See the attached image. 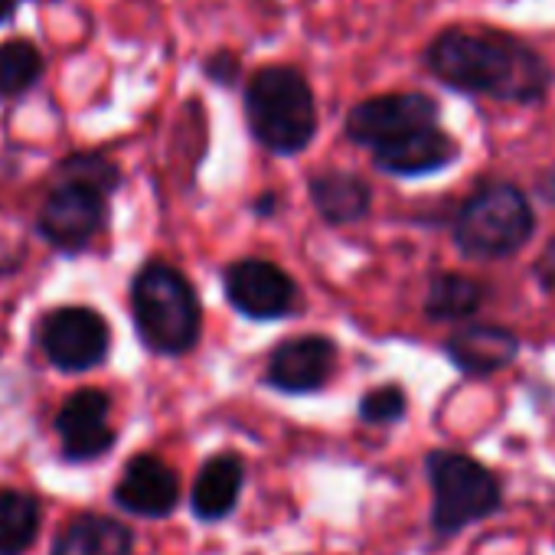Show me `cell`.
<instances>
[{"mask_svg": "<svg viewBox=\"0 0 555 555\" xmlns=\"http://www.w3.org/2000/svg\"><path fill=\"white\" fill-rule=\"evenodd\" d=\"M428 69L451 89L500 102L545 95L548 66L522 40L496 30H448L428 47Z\"/></svg>", "mask_w": 555, "mask_h": 555, "instance_id": "obj_1", "label": "cell"}, {"mask_svg": "<svg viewBox=\"0 0 555 555\" xmlns=\"http://www.w3.org/2000/svg\"><path fill=\"white\" fill-rule=\"evenodd\" d=\"M131 311L138 337L160 357L190 353L199 340L203 318L196 292L177 268L164 261H151L138 271L131 285Z\"/></svg>", "mask_w": 555, "mask_h": 555, "instance_id": "obj_2", "label": "cell"}, {"mask_svg": "<svg viewBox=\"0 0 555 555\" xmlns=\"http://www.w3.org/2000/svg\"><path fill=\"white\" fill-rule=\"evenodd\" d=\"M425 474L431 483V532L438 539H454L503 509L496 474L470 454L444 448L428 451Z\"/></svg>", "mask_w": 555, "mask_h": 555, "instance_id": "obj_3", "label": "cell"}, {"mask_svg": "<svg viewBox=\"0 0 555 555\" xmlns=\"http://www.w3.org/2000/svg\"><path fill=\"white\" fill-rule=\"evenodd\" d=\"M245 115L251 134L274 154H298L318 131L314 95L301 73L271 66L255 73L245 92Z\"/></svg>", "mask_w": 555, "mask_h": 555, "instance_id": "obj_4", "label": "cell"}, {"mask_svg": "<svg viewBox=\"0 0 555 555\" xmlns=\"http://www.w3.org/2000/svg\"><path fill=\"white\" fill-rule=\"evenodd\" d=\"M532 225L535 219L526 196L509 183H490L461 206L454 235L470 258H503L526 245Z\"/></svg>", "mask_w": 555, "mask_h": 555, "instance_id": "obj_5", "label": "cell"}, {"mask_svg": "<svg viewBox=\"0 0 555 555\" xmlns=\"http://www.w3.org/2000/svg\"><path fill=\"white\" fill-rule=\"evenodd\" d=\"M108 324L92 308H60L40 324V347L56 370L86 373L108 357Z\"/></svg>", "mask_w": 555, "mask_h": 555, "instance_id": "obj_6", "label": "cell"}, {"mask_svg": "<svg viewBox=\"0 0 555 555\" xmlns=\"http://www.w3.org/2000/svg\"><path fill=\"white\" fill-rule=\"evenodd\" d=\"M431 125H438V105L428 95L402 92V95H376L360 102L347 118V134L350 141L376 151Z\"/></svg>", "mask_w": 555, "mask_h": 555, "instance_id": "obj_7", "label": "cell"}, {"mask_svg": "<svg viewBox=\"0 0 555 555\" xmlns=\"http://www.w3.org/2000/svg\"><path fill=\"white\" fill-rule=\"evenodd\" d=\"M40 235L60 251H82L105 225V193L76 180H60L40 209Z\"/></svg>", "mask_w": 555, "mask_h": 555, "instance_id": "obj_8", "label": "cell"}, {"mask_svg": "<svg viewBox=\"0 0 555 555\" xmlns=\"http://www.w3.org/2000/svg\"><path fill=\"white\" fill-rule=\"evenodd\" d=\"M225 295L232 308L251 321H278L292 314L298 305V288L292 278L261 258L235 261L225 271Z\"/></svg>", "mask_w": 555, "mask_h": 555, "instance_id": "obj_9", "label": "cell"}, {"mask_svg": "<svg viewBox=\"0 0 555 555\" xmlns=\"http://www.w3.org/2000/svg\"><path fill=\"white\" fill-rule=\"evenodd\" d=\"M337 370V347L327 337H292L282 347H274L264 383L288 396H308L331 383Z\"/></svg>", "mask_w": 555, "mask_h": 555, "instance_id": "obj_10", "label": "cell"}, {"mask_svg": "<svg viewBox=\"0 0 555 555\" xmlns=\"http://www.w3.org/2000/svg\"><path fill=\"white\" fill-rule=\"evenodd\" d=\"M108 415H112V399L102 389L73 392L56 415V435L63 441V454L69 461H95L108 454L118 438Z\"/></svg>", "mask_w": 555, "mask_h": 555, "instance_id": "obj_11", "label": "cell"}, {"mask_svg": "<svg viewBox=\"0 0 555 555\" xmlns=\"http://www.w3.org/2000/svg\"><path fill=\"white\" fill-rule=\"evenodd\" d=\"M115 503L125 513H134L144 519H164L180 503V477L157 454H138L128 461L115 487Z\"/></svg>", "mask_w": 555, "mask_h": 555, "instance_id": "obj_12", "label": "cell"}, {"mask_svg": "<svg viewBox=\"0 0 555 555\" xmlns=\"http://www.w3.org/2000/svg\"><path fill=\"white\" fill-rule=\"evenodd\" d=\"M242 487H245V461L232 451L212 454L199 467L193 490H190L193 516L203 522H219V519L232 516V509L238 506Z\"/></svg>", "mask_w": 555, "mask_h": 555, "instance_id": "obj_13", "label": "cell"}, {"mask_svg": "<svg viewBox=\"0 0 555 555\" xmlns=\"http://www.w3.org/2000/svg\"><path fill=\"white\" fill-rule=\"evenodd\" d=\"M448 360L467 376H493L509 366L519 353V340L506 327L493 324H470L457 331L448 344Z\"/></svg>", "mask_w": 555, "mask_h": 555, "instance_id": "obj_14", "label": "cell"}, {"mask_svg": "<svg viewBox=\"0 0 555 555\" xmlns=\"http://www.w3.org/2000/svg\"><path fill=\"white\" fill-rule=\"evenodd\" d=\"M373 157H376V167H383L386 173L418 177V173H431V170L448 167L457 157V144L451 134H444L438 125H431V128H422L402 141L376 147Z\"/></svg>", "mask_w": 555, "mask_h": 555, "instance_id": "obj_15", "label": "cell"}, {"mask_svg": "<svg viewBox=\"0 0 555 555\" xmlns=\"http://www.w3.org/2000/svg\"><path fill=\"white\" fill-rule=\"evenodd\" d=\"M134 552V532L102 513L76 516L53 542L50 555H131Z\"/></svg>", "mask_w": 555, "mask_h": 555, "instance_id": "obj_16", "label": "cell"}, {"mask_svg": "<svg viewBox=\"0 0 555 555\" xmlns=\"http://www.w3.org/2000/svg\"><path fill=\"white\" fill-rule=\"evenodd\" d=\"M311 199L327 222H357L370 209V186L344 170H327L311 180Z\"/></svg>", "mask_w": 555, "mask_h": 555, "instance_id": "obj_17", "label": "cell"}, {"mask_svg": "<svg viewBox=\"0 0 555 555\" xmlns=\"http://www.w3.org/2000/svg\"><path fill=\"white\" fill-rule=\"evenodd\" d=\"M40 532V503L21 490H0V555H24Z\"/></svg>", "mask_w": 555, "mask_h": 555, "instance_id": "obj_18", "label": "cell"}, {"mask_svg": "<svg viewBox=\"0 0 555 555\" xmlns=\"http://www.w3.org/2000/svg\"><path fill=\"white\" fill-rule=\"evenodd\" d=\"M483 301V288L474 282V278L464 274H438L428 285V298H425V311L431 321H461L477 314Z\"/></svg>", "mask_w": 555, "mask_h": 555, "instance_id": "obj_19", "label": "cell"}, {"mask_svg": "<svg viewBox=\"0 0 555 555\" xmlns=\"http://www.w3.org/2000/svg\"><path fill=\"white\" fill-rule=\"evenodd\" d=\"M43 73V60L30 40H8L0 43V99H17Z\"/></svg>", "mask_w": 555, "mask_h": 555, "instance_id": "obj_20", "label": "cell"}, {"mask_svg": "<svg viewBox=\"0 0 555 555\" xmlns=\"http://www.w3.org/2000/svg\"><path fill=\"white\" fill-rule=\"evenodd\" d=\"M60 180H76V183H86V186H95L102 193H112L121 180L118 167L105 157H95V154H76V157H66L60 164Z\"/></svg>", "mask_w": 555, "mask_h": 555, "instance_id": "obj_21", "label": "cell"}, {"mask_svg": "<svg viewBox=\"0 0 555 555\" xmlns=\"http://www.w3.org/2000/svg\"><path fill=\"white\" fill-rule=\"evenodd\" d=\"M409 409V399L402 392V386H379L373 392H366L360 399V418L366 425H392L402 422Z\"/></svg>", "mask_w": 555, "mask_h": 555, "instance_id": "obj_22", "label": "cell"}, {"mask_svg": "<svg viewBox=\"0 0 555 555\" xmlns=\"http://www.w3.org/2000/svg\"><path fill=\"white\" fill-rule=\"evenodd\" d=\"M206 69H209V76H212L216 82H222V86H229V82H232V79L238 76V63H235V60H232L229 53L216 56V60H212V63H209Z\"/></svg>", "mask_w": 555, "mask_h": 555, "instance_id": "obj_23", "label": "cell"}, {"mask_svg": "<svg viewBox=\"0 0 555 555\" xmlns=\"http://www.w3.org/2000/svg\"><path fill=\"white\" fill-rule=\"evenodd\" d=\"M539 271H542L545 282H555V238H552V245L545 248V255H542V261H539Z\"/></svg>", "mask_w": 555, "mask_h": 555, "instance_id": "obj_24", "label": "cell"}, {"mask_svg": "<svg viewBox=\"0 0 555 555\" xmlns=\"http://www.w3.org/2000/svg\"><path fill=\"white\" fill-rule=\"evenodd\" d=\"M14 11H17V0H0V24H4Z\"/></svg>", "mask_w": 555, "mask_h": 555, "instance_id": "obj_25", "label": "cell"}]
</instances>
